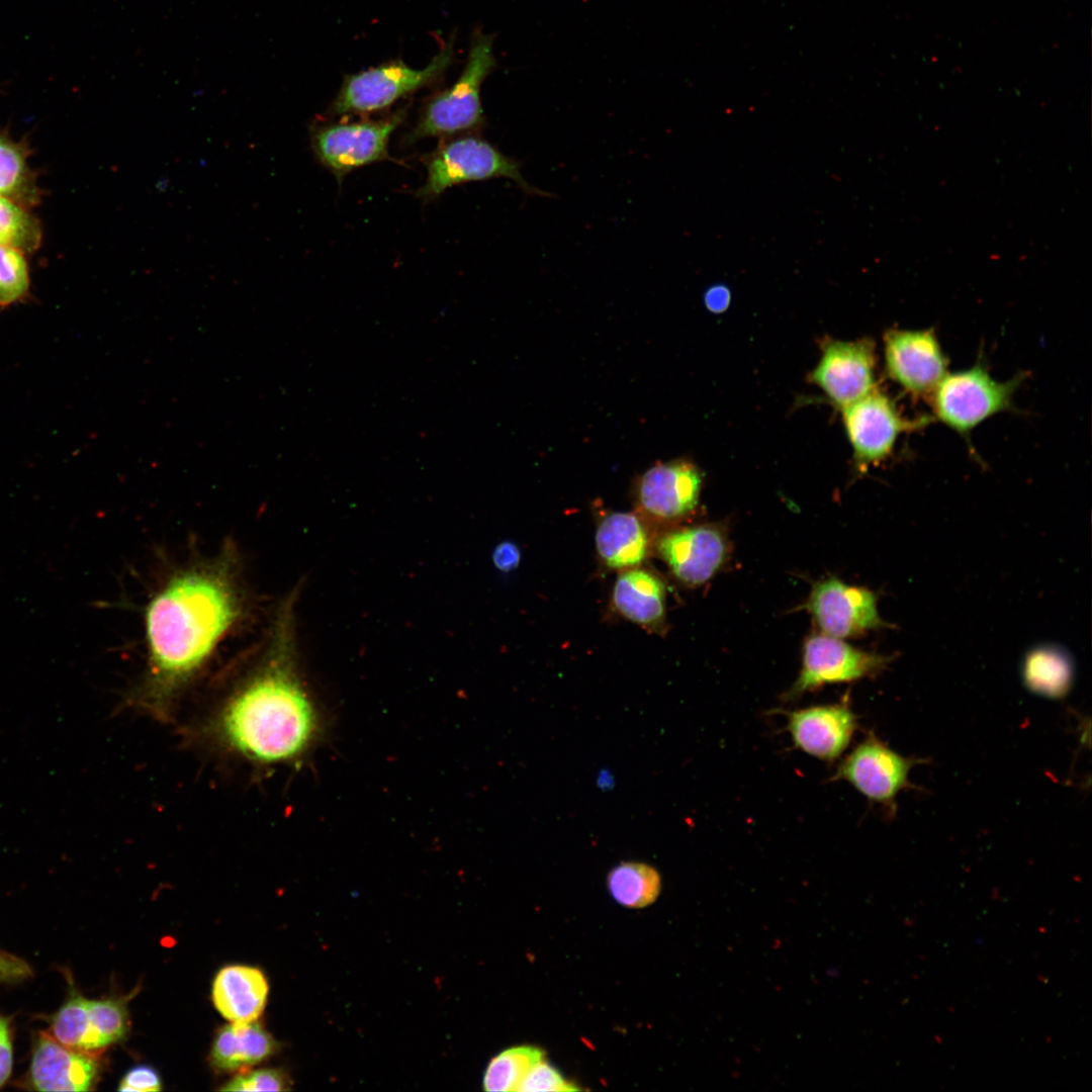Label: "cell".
Segmentation results:
<instances>
[{"label":"cell","mask_w":1092,"mask_h":1092,"mask_svg":"<svg viewBox=\"0 0 1092 1092\" xmlns=\"http://www.w3.org/2000/svg\"><path fill=\"white\" fill-rule=\"evenodd\" d=\"M246 607L240 560L229 544L171 572L145 608L146 666L129 702L157 720H169Z\"/></svg>","instance_id":"1"},{"label":"cell","mask_w":1092,"mask_h":1092,"mask_svg":"<svg viewBox=\"0 0 1092 1092\" xmlns=\"http://www.w3.org/2000/svg\"><path fill=\"white\" fill-rule=\"evenodd\" d=\"M293 603L280 606L259 656L199 728L206 743L255 766L296 760L317 729L297 670Z\"/></svg>","instance_id":"2"},{"label":"cell","mask_w":1092,"mask_h":1092,"mask_svg":"<svg viewBox=\"0 0 1092 1092\" xmlns=\"http://www.w3.org/2000/svg\"><path fill=\"white\" fill-rule=\"evenodd\" d=\"M495 66L493 35L475 31L460 77L453 86L430 98L407 141L450 138L481 128L485 120L480 98L481 85Z\"/></svg>","instance_id":"3"},{"label":"cell","mask_w":1092,"mask_h":1092,"mask_svg":"<svg viewBox=\"0 0 1092 1092\" xmlns=\"http://www.w3.org/2000/svg\"><path fill=\"white\" fill-rule=\"evenodd\" d=\"M424 163L426 182L416 192L424 200L434 199L459 184L493 178L512 180L531 195L548 194L528 183L517 160L477 135L464 133L444 140L426 157Z\"/></svg>","instance_id":"4"},{"label":"cell","mask_w":1092,"mask_h":1092,"mask_svg":"<svg viewBox=\"0 0 1092 1092\" xmlns=\"http://www.w3.org/2000/svg\"><path fill=\"white\" fill-rule=\"evenodd\" d=\"M1024 376L994 379L986 366L946 373L928 397L934 417L965 439L987 419L1012 408V399Z\"/></svg>","instance_id":"5"},{"label":"cell","mask_w":1092,"mask_h":1092,"mask_svg":"<svg viewBox=\"0 0 1092 1092\" xmlns=\"http://www.w3.org/2000/svg\"><path fill=\"white\" fill-rule=\"evenodd\" d=\"M453 42L447 43L423 69L393 61L344 78L331 106L336 115L383 110L402 97L431 84L450 66Z\"/></svg>","instance_id":"6"},{"label":"cell","mask_w":1092,"mask_h":1092,"mask_svg":"<svg viewBox=\"0 0 1092 1092\" xmlns=\"http://www.w3.org/2000/svg\"><path fill=\"white\" fill-rule=\"evenodd\" d=\"M403 114L313 125L310 146L314 157L339 181L356 169L387 160L390 136Z\"/></svg>","instance_id":"7"},{"label":"cell","mask_w":1092,"mask_h":1092,"mask_svg":"<svg viewBox=\"0 0 1092 1092\" xmlns=\"http://www.w3.org/2000/svg\"><path fill=\"white\" fill-rule=\"evenodd\" d=\"M843 425L859 469L879 464L893 452L900 435L926 427L931 418L908 419L877 386L841 408Z\"/></svg>","instance_id":"8"},{"label":"cell","mask_w":1092,"mask_h":1092,"mask_svg":"<svg viewBox=\"0 0 1092 1092\" xmlns=\"http://www.w3.org/2000/svg\"><path fill=\"white\" fill-rule=\"evenodd\" d=\"M923 759L900 754L874 733L864 737L837 765L831 781H844L868 801L896 811L898 795L915 786L912 768Z\"/></svg>","instance_id":"9"},{"label":"cell","mask_w":1092,"mask_h":1092,"mask_svg":"<svg viewBox=\"0 0 1092 1092\" xmlns=\"http://www.w3.org/2000/svg\"><path fill=\"white\" fill-rule=\"evenodd\" d=\"M891 660V656L857 649L842 639L821 632L813 634L804 642L800 673L783 700H798L825 685L873 677Z\"/></svg>","instance_id":"10"},{"label":"cell","mask_w":1092,"mask_h":1092,"mask_svg":"<svg viewBox=\"0 0 1092 1092\" xmlns=\"http://www.w3.org/2000/svg\"><path fill=\"white\" fill-rule=\"evenodd\" d=\"M884 359L891 380L913 397L928 398L947 373V358L932 329L889 330Z\"/></svg>","instance_id":"11"},{"label":"cell","mask_w":1092,"mask_h":1092,"mask_svg":"<svg viewBox=\"0 0 1092 1092\" xmlns=\"http://www.w3.org/2000/svg\"><path fill=\"white\" fill-rule=\"evenodd\" d=\"M822 355L810 373L816 384L840 410L876 387V353L873 340H825Z\"/></svg>","instance_id":"12"},{"label":"cell","mask_w":1092,"mask_h":1092,"mask_svg":"<svg viewBox=\"0 0 1092 1092\" xmlns=\"http://www.w3.org/2000/svg\"><path fill=\"white\" fill-rule=\"evenodd\" d=\"M803 608L812 615L821 633L839 639L888 626L879 616L873 592L833 576L813 585Z\"/></svg>","instance_id":"13"},{"label":"cell","mask_w":1092,"mask_h":1092,"mask_svg":"<svg viewBox=\"0 0 1092 1092\" xmlns=\"http://www.w3.org/2000/svg\"><path fill=\"white\" fill-rule=\"evenodd\" d=\"M703 477L702 470L688 459L656 462L636 478L634 496L648 516L678 520L697 509Z\"/></svg>","instance_id":"14"},{"label":"cell","mask_w":1092,"mask_h":1092,"mask_svg":"<svg viewBox=\"0 0 1092 1092\" xmlns=\"http://www.w3.org/2000/svg\"><path fill=\"white\" fill-rule=\"evenodd\" d=\"M657 550L680 582L699 586L709 581L726 561L728 541L720 527L698 525L663 535Z\"/></svg>","instance_id":"15"},{"label":"cell","mask_w":1092,"mask_h":1092,"mask_svg":"<svg viewBox=\"0 0 1092 1092\" xmlns=\"http://www.w3.org/2000/svg\"><path fill=\"white\" fill-rule=\"evenodd\" d=\"M783 712L794 745L826 762L841 756L858 727L857 715L846 702Z\"/></svg>","instance_id":"16"},{"label":"cell","mask_w":1092,"mask_h":1092,"mask_svg":"<svg viewBox=\"0 0 1092 1092\" xmlns=\"http://www.w3.org/2000/svg\"><path fill=\"white\" fill-rule=\"evenodd\" d=\"M98 1072V1062L89 1052L65 1045L41 1031L34 1042L27 1083L37 1091H88Z\"/></svg>","instance_id":"17"},{"label":"cell","mask_w":1092,"mask_h":1092,"mask_svg":"<svg viewBox=\"0 0 1092 1092\" xmlns=\"http://www.w3.org/2000/svg\"><path fill=\"white\" fill-rule=\"evenodd\" d=\"M267 995L265 976L250 966H226L216 974L212 984L213 1004L231 1022L257 1020L265 1008Z\"/></svg>","instance_id":"18"},{"label":"cell","mask_w":1092,"mask_h":1092,"mask_svg":"<svg viewBox=\"0 0 1092 1092\" xmlns=\"http://www.w3.org/2000/svg\"><path fill=\"white\" fill-rule=\"evenodd\" d=\"M615 610L627 620L654 632L665 625V586L655 574L641 568L627 569L615 581Z\"/></svg>","instance_id":"19"},{"label":"cell","mask_w":1092,"mask_h":1092,"mask_svg":"<svg viewBox=\"0 0 1092 1092\" xmlns=\"http://www.w3.org/2000/svg\"><path fill=\"white\" fill-rule=\"evenodd\" d=\"M595 540L600 558L614 569L639 565L649 551L647 530L634 513L606 515L598 525Z\"/></svg>","instance_id":"20"},{"label":"cell","mask_w":1092,"mask_h":1092,"mask_svg":"<svg viewBox=\"0 0 1092 1092\" xmlns=\"http://www.w3.org/2000/svg\"><path fill=\"white\" fill-rule=\"evenodd\" d=\"M275 1050L276 1041L257 1020L232 1022L215 1035L210 1062L217 1070L231 1072L258 1064Z\"/></svg>","instance_id":"21"},{"label":"cell","mask_w":1092,"mask_h":1092,"mask_svg":"<svg viewBox=\"0 0 1092 1092\" xmlns=\"http://www.w3.org/2000/svg\"><path fill=\"white\" fill-rule=\"evenodd\" d=\"M1022 679L1031 693L1048 699L1065 698L1074 680V663L1060 647L1044 645L1030 650L1023 661Z\"/></svg>","instance_id":"22"},{"label":"cell","mask_w":1092,"mask_h":1092,"mask_svg":"<svg viewBox=\"0 0 1092 1092\" xmlns=\"http://www.w3.org/2000/svg\"><path fill=\"white\" fill-rule=\"evenodd\" d=\"M607 886L618 904L638 909L655 902L661 890V878L649 864L624 861L609 872Z\"/></svg>","instance_id":"23"},{"label":"cell","mask_w":1092,"mask_h":1092,"mask_svg":"<svg viewBox=\"0 0 1092 1092\" xmlns=\"http://www.w3.org/2000/svg\"><path fill=\"white\" fill-rule=\"evenodd\" d=\"M545 1053L534 1045H516L496 1055L488 1064L483 1089L489 1092L517 1091L530 1069Z\"/></svg>","instance_id":"24"},{"label":"cell","mask_w":1092,"mask_h":1092,"mask_svg":"<svg viewBox=\"0 0 1092 1092\" xmlns=\"http://www.w3.org/2000/svg\"><path fill=\"white\" fill-rule=\"evenodd\" d=\"M91 1051L122 1039L129 1028L126 1001L122 998L88 999Z\"/></svg>","instance_id":"25"},{"label":"cell","mask_w":1092,"mask_h":1092,"mask_svg":"<svg viewBox=\"0 0 1092 1092\" xmlns=\"http://www.w3.org/2000/svg\"><path fill=\"white\" fill-rule=\"evenodd\" d=\"M70 1048L91 1052L88 999L72 995L51 1019V1032Z\"/></svg>","instance_id":"26"},{"label":"cell","mask_w":1092,"mask_h":1092,"mask_svg":"<svg viewBox=\"0 0 1092 1092\" xmlns=\"http://www.w3.org/2000/svg\"><path fill=\"white\" fill-rule=\"evenodd\" d=\"M38 238V228L31 216L0 195V245L30 250Z\"/></svg>","instance_id":"27"},{"label":"cell","mask_w":1092,"mask_h":1092,"mask_svg":"<svg viewBox=\"0 0 1092 1092\" xmlns=\"http://www.w3.org/2000/svg\"><path fill=\"white\" fill-rule=\"evenodd\" d=\"M28 270L20 249L0 245V306L9 305L27 292Z\"/></svg>","instance_id":"28"},{"label":"cell","mask_w":1092,"mask_h":1092,"mask_svg":"<svg viewBox=\"0 0 1092 1092\" xmlns=\"http://www.w3.org/2000/svg\"><path fill=\"white\" fill-rule=\"evenodd\" d=\"M291 1088L289 1077L281 1070L261 1069L240 1074L229 1081L222 1091H287Z\"/></svg>","instance_id":"29"},{"label":"cell","mask_w":1092,"mask_h":1092,"mask_svg":"<svg viewBox=\"0 0 1092 1092\" xmlns=\"http://www.w3.org/2000/svg\"><path fill=\"white\" fill-rule=\"evenodd\" d=\"M578 1090H580L579 1087H576L573 1083L567 1081L556 1068L543 1058L530 1069L517 1091L544 1092Z\"/></svg>","instance_id":"30"},{"label":"cell","mask_w":1092,"mask_h":1092,"mask_svg":"<svg viewBox=\"0 0 1092 1092\" xmlns=\"http://www.w3.org/2000/svg\"><path fill=\"white\" fill-rule=\"evenodd\" d=\"M26 168L22 154L0 138V195L16 193L25 180Z\"/></svg>","instance_id":"31"},{"label":"cell","mask_w":1092,"mask_h":1092,"mask_svg":"<svg viewBox=\"0 0 1092 1092\" xmlns=\"http://www.w3.org/2000/svg\"><path fill=\"white\" fill-rule=\"evenodd\" d=\"M161 1089L162 1083L157 1071L144 1065L130 1069L118 1086V1090L129 1092H154Z\"/></svg>","instance_id":"32"},{"label":"cell","mask_w":1092,"mask_h":1092,"mask_svg":"<svg viewBox=\"0 0 1092 1092\" xmlns=\"http://www.w3.org/2000/svg\"><path fill=\"white\" fill-rule=\"evenodd\" d=\"M492 561L498 570L511 572L520 564L521 550L519 546L512 541L500 542L493 550Z\"/></svg>","instance_id":"33"},{"label":"cell","mask_w":1092,"mask_h":1092,"mask_svg":"<svg viewBox=\"0 0 1092 1092\" xmlns=\"http://www.w3.org/2000/svg\"><path fill=\"white\" fill-rule=\"evenodd\" d=\"M12 1060L9 1022L6 1018L0 1016V1087H2L10 1077Z\"/></svg>","instance_id":"34"},{"label":"cell","mask_w":1092,"mask_h":1092,"mask_svg":"<svg viewBox=\"0 0 1092 1092\" xmlns=\"http://www.w3.org/2000/svg\"><path fill=\"white\" fill-rule=\"evenodd\" d=\"M29 975L30 969L23 961L0 951V981H15Z\"/></svg>","instance_id":"35"},{"label":"cell","mask_w":1092,"mask_h":1092,"mask_svg":"<svg viewBox=\"0 0 1092 1092\" xmlns=\"http://www.w3.org/2000/svg\"><path fill=\"white\" fill-rule=\"evenodd\" d=\"M730 291L722 284L711 286L704 294L705 306L713 313L725 311L730 304Z\"/></svg>","instance_id":"36"}]
</instances>
